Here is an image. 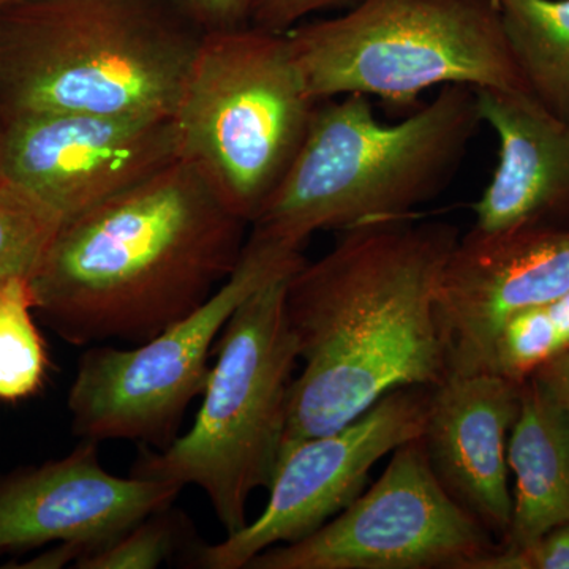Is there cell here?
<instances>
[{"label": "cell", "mask_w": 569, "mask_h": 569, "mask_svg": "<svg viewBox=\"0 0 569 569\" xmlns=\"http://www.w3.org/2000/svg\"><path fill=\"white\" fill-rule=\"evenodd\" d=\"M497 539L441 486L422 438L392 452L383 475L309 537L276 546L250 569H468Z\"/></svg>", "instance_id": "cell-9"}, {"label": "cell", "mask_w": 569, "mask_h": 569, "mask_svg": "<svg viewBox=\"0 0 569 569\" xmlns=\"http://www.w3.org/2000/svg\"><path fill=\"white\" fill-rule=\"evenodd\" d=\"M290 276L266 283L234 310L189 432L138 460L132 471L203 490L227 535L247 526V501L254 490L269 489L282 452L299 359L284 316Z\"/></svg>", "instance_id": "cell-6"}, {"label": "cell", "mask_w": 569, "mask_h": 569, "mask_svg": "<svg viewBox=\"0 0 569 569\" xmlns=\"http://www.w3.org/2000/svg\"><path fill=\"white\" fill-rule=\"evenodd\" d=\"M29 280L0 282V399L31 397L47 377L48 355L36 323Z\"/></svg>", "instance_id": "cell-19"}, {"label": "cell", "mask_w": 569, "mask_h": 569, "mask_svg": "<svg viewBox=\"0 0 569 569\" xmlns=\"http://www.w3.org/2000/svg\"><path fill=\"white\" fill-rule=\"evenodd\" d=\"M526 91L569 121V0H493Z\"/></svg>", "instance_id": "cell-17"}, {"label": "cell", "mask_w": 569, "mask_h": 569, "mask_svg": "<svg viewBox=\"0 0 569 569\" xmlns=\"http://www.w3.org/2000/svg\"><path fill=\"white\" fill-rule=\"evenodd\" d=\"M287 37L317 102L362 93L410 108L449 84L527 93L493 0H361Z\"/></svg>", "instance_id": "cell-7"}, {"label": "cell", "mask_w": 569, "mask_h": 569, "mask_svg": "<svg viewBox=\"0 0 569 569\" xmlns=\"http://www.w3.org/2000/svg\"><path fill=\"white\" fill-rule=\"evenodd\" d=\"M361 0H254L250 24L266 31L288 32L317 11L355 7Z\"/></svg>", "instance_id": "cell-23"}, {"label": "cell", "mask_w": 569, "mask_h": 569, "mask_svg": "<svg viewBox=\"0 0 569 569\" xmlns=\"http://www.w3.org/2000/svg\"><path fill=\"white\" fill-rule=\"evenodd\" d=\"M531 377L548 389L569 421V351L539 367Z\"/></svg>", "instance_id": "cell-25"}, {"label": "cell", "mask_w": 569, "mask_h": 569, "mask_svg": "<svg viewBox=\"0 0 569 569\" xmlns=\"http://www.w3.org/2000/svg\"><path fill=\"white\" fill-rule=\"evenodd\" d=\"M249 227L178 160L63 224L29 282L36 309L74 346H138L233 274Z\"/></svg>", "instance_id": "cell-2"}, {"label": "cell", "mask_w": 569, "mask_h": 569, "mask_svg": "<svg viewBox=\"0 0 569 569\" xmlns=\"http://www.w3.org/2000/svg\"><path fill=\"white\" fill-rule=\"evenodd\" d=\"M512 518L500 548H520L569 522V421L535 377L520 383L508 441Z\"/></svg>", "instance_id": "cell-16"}, {"label": "cell", "mask_w": 569, "mask_h": 569, "mask_svg": "<svg viewBox=\"0 0 569 569\" xmlns=\"http://www.w3.org/2000/svg\"><path fill=\"white\" fill-rule=\"evenodd\" d=\"M459 239L441 220L359 224L288 277L284 316L305 369L291 383L282 451L350 425L388 392L448 377L437 290Z\"/></svg>", "instance_id": "cell-1"}, {"label": "cell", "mask_w": 569, "mask_h": 569, "mask_svg": "<svg viewBox=\"0 0 569 569\" xmlns=\"http://www.w3.org/2000/svg\"><path fill=\"white\" fill-rule=\"evenodd\" d=\"M482 123L498 138V163L471 206L475 230L569 228V121L523 92L475 89Z\"/></svg>", "instance_id": "cell-15"}, {"label": "cell", "mask_w": 569, "mask_h": 569, "mask_svg": "<svg viewBox=\"0 0 569 569\" xmlns=\"http://www.w3.org/2000/svg\"><path fill=\"white\" fill-rule=\"evenodd\" d=\"M468 569H569V522L520 548H498Z\"/></svg>", "instance_id": "cell-22"}, {"label": "cell", "mask_w": 569, "mask_h": 569, "mask_svg": "<svg viewBox=\"0 0 569 569\" xmlns=\"http://www.w3.org/2000/svg\"><path fill=\"white\" fill-rule=\"evenodd\" d=\"M6 178V170H3V160H2V132H0V182Z\"/></svg>", "instance_id": "cell-26"}, {"label": "cell", "mask_w": 569, "mask_h": 569, "mask_svg": "<svg viewBox=\"0 0 569 569\" xmlns=\"http://www.w3.org/2000/svg\"><path fill=\"white\" fill-rule=\"evenodd\" d=\"M318 103L287 32L250 22L203 32L170 116L178 160L252 224L290 170Z\"/></svg>", "instance_id": "cell-5"}, {"label": "cell", "mask_w": 569, "mask_h": 569, "mask_svg": "<svg viewBox=\"0 0 569 569\" xmlns=\"http://www.w3.org/2000/svg\"><path fill=\"white\" fill-rule=\"evenodd\" d=\"M203 31L171 0H26L0 10L7 121L50 112L170 118Z\"/></svg>", "instance_id": "cell-4"}, {"label": "cell", "mask_w": 569, "mask_h": 569, "mask_svg": "<svg viewBox=\"0 0 569 569\" xmlns=\"http://www.w3.org/2000/svg\"><path fill=\"white\" fill-rule=\"evenodd\" d=\"M519 407L516 381L488 370L449 373L432 388L421 437L441 486L498 545L511 526L508 441Z\"/></svg>", "instance_id": "cell-14"}, {"label": "cell", "mask_w": 569, "mask_h": 569, "mask_svg": "<svg viewBox=\"0 0 569 569\" xmlns=\"http://www.w3.org/2000/svg\"><path fill=\"white\" fill-rule=\"evenodd\" d=\"M21 2H26V0H0V10L11 6H18V3Z\"/></svg>", "instance_id": "cell-27"}, {"label": "cell", "mask_w": 569, "mask_h": 569, "mask_svg": "<svg viewBox=\"0 0 569 569\" xmlns=\"http://www.w3.org/2000/svg\"><path fill=\"white\" fill-rule=\"evenodd\" d=\"M569 351V291L523 310L498 329L479 370L522 383L539 367ZM478 370V372H479Z\"/></svg>", "instance_id": "cell-18"}, {"label": "cell", "mask_w": 569, "mask_h": 569, "mask_svg": "<svg viewBox=\"0 0 569 569\" xmlns=\"http://www.w3.org/2000/svg\"><path fill=\"white\" fill-rule=\"evenodd\" d=\"M6 178L77 219L178 162L170 118L50 112L6 121Z\"/></svg>", "instance_id": "cell-11"}, {"label": "cell", "mask_w": 569, "mask_h": 569, "mask_svg": "<svg viewBox=\"0 0 569 569\" xmlns=\"http://www.w3.org/2000/svg\"><path fill=\"white\" fill-rule=\"evenodd\" d=\"M203 32L239 28L250 22L254 0H171Z\"/></svg>", "instance_id": "cell-24"}, {"label": "cell", "mask_w": 569, "mask_h": 569, "mask_svg": "<svg viewBox=\"0 0 569 569\" xmlns=\"http://www.w3.org/2000/svg\"><path fill=\"white\" fill-rule=\"evenodd\" d=\"M163 511L149 516L104 548L77 561L80 569H153L176 549V527Z\"/></svg>", "instance_id": "cell-21"}, {"label": "cell", "mask_w": 569, "mask_h": 569, "mask_svg": "<svg viewBox=\"0 0 569 569\" xmlns=\"http://www.w3.org/2000/svg\"><path fill=\"white\" fill-rule=\"evenodd\" d=\"M432 388L388 392L350 425L284 448L253 522L197 552L198 567L242 569L276 546L309 537L365 492L385 456L425 433Z\"/></svg>", "instance_id": "cell-10"}, {"label": "cell", "mask_w": 569, "mask_h": 569, "mask_svg": "<svg viewBox=\"0 0 569 569\" xmlns=\"http://www.w3.org/2000/svg\"><path fill=\"white\" fill-rule=\"evenodd\" d=\"M305 261L299 247L250 233L233 274L200 309L129 350L86 351L69 392L74 432L96 443L129 440L168 447L187 407L203 395L213 343L234 310Z\"/></svg>", "instance_id": "cell-8"}, {"label": "cell", "mask_w": 569, "mask_h": 569, "mask_svg": "<svg viewBox=\"0 0 569 569\" xmlns=\"http://www.w3.org/2000/svg\"><path fill=\"white\" fill-rule=\"evenodd\" d=\"M181 489L116 477L100 463L96 441L84 440L66 458L0 479V557L61 542L89 556L170 508Z\"/></svg>", "instance_id": "cell-13"}, {"label": "cell", "mask_w": 569, "mask_h": 569, "mask_svg": "<svg viewBox=\"0 0 569 569\" xmlns=\"http://www.w3.org/2000/svg\"><path fill=\"white\" fill-rule=\"evenodd\" d=\"M63 219L31 190L0 182V282H31L63 228Z\"/></svg>", "instance_id": "cell-20"}, {"label": "cell", "mask_w": 569, "mask_h": 569, "mask_svg": "<svg viewBox=\"0 0 569 569\" xmlns=\"http://www.w3.org/2000/svg\"><path fill=\"white\" fill-rule=\"evenodd\" d=\"M481 126L470 86H443L391 126L362 93L323 100L250 233L302 249L317 231L417 217L455 178Z\"/></svg>", "instance_id": "cell-3"}, {"label": "cell", "mask_w": 569, "mask_h": 569, "mask_svg": "<svg viewBox=\"0 0 569 569\" xmlns=\"http://www.w3.org/2000/svg\"><path fill=\"white\" fill-rule=\"evenodd\" d=\"M568 291L569 228H473L460 236L437 290L449 373L478 372L509 318Z\"/></svg>", "instance_id": "cell-12"}]
</instances>
